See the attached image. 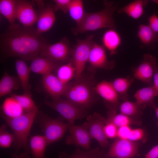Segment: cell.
Returning a JSON list of instances; mask_svg holds the SVG:
<instances>
[{"instance_id":"obj_24","label":"cell","mask_w":158,"mask_h":158,"mask_svg":"<svg viewBox=\"0 0 158 158\" xmlns=\"http://www.w3.org/2000/svg\"><path fill=\"white\" fill-rule=\"evenodd\" d=\"M148 1L136 0L125 6L117 9L118 13H124L135 19H137L143 14L144 8L148 3Z\"/></svg>"},{"instance_id":"obj_2","label":"cell","mask_w":158,"mask_h":158,"mask_svg":"<svg viewBox=\"0 0 158 158\" xmlns=\"http://www.w3.org/2000/svg\"><path fill=\"white\" fill-rule=\"evenodd\" d=\"M38 110L24 113L18 116L11 118L1 112V116L12 129L14 135L13 147L16 152L18 153L23 149L28 153L30 152L28 138L32 124Z\"/></svg>"},{"instance_id":"obj_9","label":"cell","mask_w":158,"mask_h":158,"mask_svg":"<svg viewBox=\"0 0 158 158\" xmlns=\"http://www.w3.org/2000/svg\"><path fill=\"white\" fill-rule=\"evenodd\" d=\"M73 50L68 39L64 37L60 41L49 44L39 56L49 58L61 63H65L70 60Z\"/></svg>"},{"instance_id":"obj_16","label":"cell","mask_w":158,"mask_h":158,"mask_svg":"<svg viewBox=\"0 0 158 158\" xmlns=\"http://www.w3.org/2000/svg\"><path fill=\"white\" fill-rule=\"evenodd\" d=\"M95 90L104 99L109 110L116 111L119 98L112 83L102 81L97 85Z\"/></svg>"},{"instance_id":"obj_38","label":"cell","mask_w":158,"mask_h":158,"mask_svg":"<svg viewBox=\"0 0 158 158\" xmlns=\"http://www.w3.org/2000/svg\"><path fill=\"white\" fill-rule=\"evenodd\" d=\"M71 0H54L55 5L53 9L54 11L59 10L62 11L64 13L68 12L69 6Z\"/></svg>"},{"instance_id":"obj_14","label":"cell","mask_w":158,"mask_h":158,"mask_svg":"<svg viewBox=\"0 0 158 158\" xmlns=\"http://www.w3.org/2000/svg\"><path fill=\"white\" fill-rule=\"evenodd\" d=\"M88 61L90 66L94 69H112L115 62L113 60L107 59L105 48L102 46L94 43L91 49Z\"/></svg>"},{"instance_id":"obj_13","label":"cell","mask_w":158,"mask_h":158,"mask_svg":"<svg viewBox=\"0 0 158 158\" xmlns=\"http://www.w3.org/2000/svg\"><path fill=\"white\" fill-rule=\"evenodd\" d=\"M70 135L65 140L68 145L73 144L77 147H80L86 150L90 148L91 139L88 128L83 124L81 125H71L69 129Z\"/></svg>"},{"instance_id":"obj_32","label":"cell","mask_w":158,"mask_h":158,"mask_svg":"<svg viewBox=\"0 0 158 158\" xmlns=\"http://www.w3.org/2000/svg\"><path fill=\"white\" fill-rule=\"evenodd\" d=\"M145 108L136 102H133L128 99L123 101L120 107L121 113L132 118L140 115L141 110Z\"/></svg>"},{"instance_id":"obj_44","label":"cell","mask_w":158,"mask_h":158,"mask_svg":"<svg viewBox=\"0 0 158 158\" xmlns=\"http://www.w3.org/2000/svg\"><path fill=\"white\" fill-rule=\"evenodd\" d=\"M11 155L12 158H31L27 152H24L18 154V153L15 152L11 154Z\"/></svg>"},{"instance_id":"obj_10","label":"cell","mask_w":158,"mask_h":158,"mask_svg":"<svg viewBox=\"0 0 158 158\" xmlns=\"http://www.w3.org/2000/svg\"><path fill=\"white\" fill-rule=\"evenodd\" d=\"M86 120L87 121L83 124L89 129L91 139L96 140L102 147L108 146L109 142L104 131L107 119L99 113L95 112L88 116Z\"/></svg>"},{"instance_id":"obj_27","label":"cell","mask_w":158,"mask_h":158,"mask_svg":"<svg viewBox=\"0 0 158 158\" xmlns=\"http://www.w3.org/2000/svg\"><path fill=\"white\" fill-rule=\"evenodd\" d=\"M20 86L18 78L9 75L5 70L0 81V97L11 93L13 90H17Z\"/></svg>"},{"instance_id":"obj_37","label":"cell","mask_w":158,"mask_h":158,"mask_svg":"<svg viewBox=\"0 0 158 158\" xmlns=\"http://www.w3.org/2000/svg\"><path fill=\"white\" fill-rule=\"evenodd\" d=\"M118 128L113 123L107 121L104 131L107 138L113 139L117 137Z\"/></svg>"},{"instance_id":"obj_3","label":"cell","mask_w":158,"mask_h":158,"mask_svg":"<svg viewBox=\"0 0 158 158\" xmlns=\"http://www.w3.org/2000/svg\"><path fill=\"white\" fill-rule=\"evenodd\" d=\"M18 25L16 23L10 25L0 34V52L3 59L18 57L28 61L36 57L23 44L18 32Z\"/></svg>"},{"instance_id":"obj_30","label":"cell","mask_w":158,"mask_h":158,"mask_svg":"<svg viewBox=\"0 0 158 158\" xmlns=\"http://www.w3.org/2000/svg\"><path fill=\"white\" fill-rule=\"evenodd\" d=\"M16 0H0V12L10 25L15 23L16 18Z\"/></svg>"},{"instance_id":"obj_26","label":"cell","mask_w":158,"mask_h":158,"mask_svg":"<svg viewBox=\"0 0 158 158\" xmlns=\"http://www.w3.org/2000/svg\"><path fill=\"white\" fill-rule=\"evenodd\" d=\"M138 35L142 43L146 46L152 48L158 42V33L154 31L148 25H140Z\"/></svg>"},{"instance_id":"obj_34","label":"cell","mask_w":158,"mask_h":158,"mask_svg":"<svg viewBox=\"0 0 158 158\" xmlns=\"http://www.w3.org/2000/svg\"><path fill=\"white\" fill-rule=\"evenodd\" d=\"M107 121L111 122L118 128L129 126L135 124V121L129 116L121 113L116 114V111L109 110L108 113Z\"/></svg>"},{"instance_id":"obj_4","label":"cell","mask_w":158,"mask_h":158,"mask_svg":"<svg viewBox=\"0 0 158 158\" xmlns=\"http://www.w3.org/2000/svg\"><path fill=\"white\" fill-rule=\"evenodd\" d=\"M64 119L61 117L51 118L41 111H37L35 121L40 126L49 145L61 139L71 125L64 122Z\"/></svg>"},{"instance_id":"obj_19","label":"cell","mask_w":158,"mask_h":158,"mask_svg":"<svg viewBox=\"0 0 158 158\" xmlns=\"http://www.w3.org/2000/svg\"><path fill=\"white\" fill-rule=\"evenodd\" d=\"M53 8L48 6L44 8L38 17L36 29L39 34L46 32L52 27L56 19Z\"/></svg>"},{"instance_id":"obj_17","label":"cell","mask_w":158,"mask_h":158,"mask_svg":"<svg viewBox=\"0 0 158 158\" xmlns=\"http://www.w3.org/2000/svg\"><path fill=\"white\" fill-rule=\"evenodd\" d=\"M38 16L32 6L25 0H16V18L24 27H32Z\"/></svg>"},{"instance_id":"obj_28","label":"cell","mask_w":158,"mask_h":158,"mask_svg":"<svg viewBox=\"0 0 158 158\" xmlns=\"http://www.w3.org/2000/svg\"><path fill=\"white\" fill-rule=\"evenodd\" d=\"M1 112L9 117L13 118L25 113L16 100L12 96L6 98L1 107Z\"/></svg>"},{"instance_id":"obj_15","label":"cell","mask_w":158,"mask_h":158,"mask_svg":"<svg viewBox=\"0 0 158 158\" xmlns=\"http://www.w3.org/2000/svg\"><path fill=\"white\" fill-rule=\"evenodd\" d=\"M42 84L44 91L52 100L64 96L68 87V83H63L52 73L43 75Z\"/></svg>"},{"instance_id":"obj_1","label":"cell","mask_w":158,"mask_h":158,"mask_svg":"<svg viewBox=\"0 0 158 158\" xmlns=\"http://www.w3.org/2000/svg\"><path fill=\"white\" fill-rule=\"evenodd\" d=\"M105 7L102 10L94 13H86L84 18L80 25L71 29L73 33L77 35L89 31L102 28L115 29L116 26L113 14L118 7L112 1H104Z\"/></svg>"},{"instance_id":"obj_21","label":"cell","mask_w":158,"mask_h":158,"mask_svg":"<svg viewBox=\"0 0 158 158\" xmlns=\"http://www.w3.org/2000/svg\"><path fill=\"white\" fill-rule=\"evenodd\" d=\"M15 67L18 78L24 93L31 94V86L29 83L30 72V71L24 60L19 59L15 62Z\"/></svg>"},{"instance_id":"obj_42","label":"cell","mask_w":158,"mask_h":158,"mask_svg":"<svg viewBox=\"0 0 158 158\" xmlns=\"http://www.w3.org/2000/svg\"><path fill=\"white\" fill-rule=\"evenodd\" d=\"M145 158H158V145L154 147L145 154Z\"/></svg>"},{"instance_id":"obj_29","label":"cell","mask_w":158,"mask_h":158,"mask_svg":"<svg viewBox=\"0 0 158 158\" xmlns=\"http://www.w3.org/2000/svg\"><path fill=\"white\" fill-rule=\"evenodd\" d=\"M134 80V78L128 76L126 78H116L112 82L119 98L121 100L123 101L127 100L128 91Z\"/></svg>"},{"instance_id":"obj_23","label":"cell","mask_w":158,"mask_h":158,"mask_svg":"<svg viewBox=\"0 0 158 158\" xmlns=\"http://www.w3.org/2000/svg\"><path fill=\"white\" fill-rule=\"evenodd\" d=\"M29 145L32 158H46L45 153L49 145L44 135L31 136Z\"/></svg>"},{"instance_id":"obj_25","label":"cell","mask_w":158,"mask_h":158,"mask_svg":"<svg viewBox=\"0 0 158 158\" xmlns=\"http://www.w3.org/2000/svg\"><path fill=\"white\" fill-rule=\"evenodd\" d=\"M105 154L97 147L88 150H83L77 147L75 151L71 154H68L65 152H60L59 158H106Z\"/></svg>"},{"instance_id":"obj_22","label":"cell","mask_w":158,"mask_h":158,"mask_svg":"<svg viewBox=\"0 0 158 158\" xmlns=\"http://www.w3.org/2000/svg\"><path fill=\"white\" fill-rule=\"evenodd\" d=\"M102 41L103 46L112 55L117 53V50L121 42L119 34L115 29H109L104 32Z\"/></svg>"},{"instance_id":"obj_12","label":"cell","mask_w":158,"mask_h":158,"mask_svg":"<svg viewBox=\"0 0 158 158\" xmlns=\"http://www.w3.org/2000/svg\"><path fill=\"white\" fill-rule=\"evenodd\" d=\"M138 148V145L135 142L117 138L111 145L105 156L106 158H131L136 155Z\"/></svg>"},{"instance_id":"obj_39","label":"cell","mask_w":158,"mask_h":158,"mask_svg":"<svg viewBox=\"0 0 158 158\" xmlns=\"http://www.w3.org/2000/svg\"><path fill=\"white\" fill-rule=\"evenodd\" d=\"M144 135V131L141 128L132 129L128 140L132 141L135 142L141 139Z\"/></svg>"},{"instance_id":"obj_45","label":"cell","mask_w":158,"mask_h":158,"mask_svg":"<svg viewBox=\"0 0 158 158\" xmlns=\"http://www.w3.org/2000/svg\"><path fill=\"white\" fill-rule=\"evenodd\" d=\"M155 109L156 115L158 118V107L157 108H156Z\"/></svg>"},{"instance_id":"obj_7","label":"cell","mask_w":158,"mask_h":158,"mask_svg":"<svg viewBox=\"0 0 158 158\" xmlns=\"http://www.w3.org/2000/svg\"><path fill=\"white\" fill-rule=\"evenodd\" d=\"M44 103L58 112L71 125L76 119H81L87 114L86 109L76 104L68 99L61 98L51 101L46 100Z\"/></svg>"},{"instance_id":"obj_46","label":"cell","mask_w":158,"mask_h":158,"mask_svg":"<svg viewBox=\"0 0 158 158\" xmlns=\"http://www.w3.org/2000/svg\"><path fill=\"white\" fill-rule=\"evenodd\" d=\"M116 158H124L116 157Z\"/></svg>"},{"instance_id":"obj_43","label":"cell","mask_w":158,"mask_h":158,"mask_svg":"<svg viewBox=\"0 0 158 158\" xmlns=\"http://www.w3.org/2000/svg\"><path fill=\"white\" fill-rule=\"evenodd\" d=\"M157 96L158 95V66L155 69L153 76V84L152 85Z\"/></svg>"},{"instance_id":"obj_18","label":"cell","mask_w":158,"mask_h":158,"mask_svg":"<svg viewBox=\"0 0 158 158\" xmlns=\"http://www.w3.org/2000/svg\"><path fill=\"white\" fill-rule=\"evenodd\" d=\"M61 63L49 58L38 56L31 60L29 67L30 71L44 75L57 70Z\"/></svg>"},{"instance_id":"obj_33","label":"cell","mask_w":158,"mask_h":158,"mask_svg":"<svg viewBox=\"0 0 158 158\" xmlns=\"http://www.w3.org/2000/svg\"><path fill=\"white\" fill-rule=\"evenodd\" d=\"M11 95L16 100L25 113L38 110V107L32 98L31 94L24 93L22 95L12 94Z\"/></svg>"},{"instance_id":"obj_8","label":"cell","mask_w":158,"mask_h":158,"mask_svg":"<svg viewBox=\"0 0 158 158\" xmlns=\"http://www.w3.org/2000/svg\"><path fill=\"white\" fill-rule=\"evenodd\" d=\"M18 32L23 45L36 57L49 44L32 27H21L19 24Z\"/></svg>"},{"instance_id":"obj_5","label":"cell","mask_w":158,"mask_h":158,"mask_svg":"<svg viewBox=\"0 0 158 158\" xmlns=\"http://www.w3.org/2000/svg\"><path fill=\"white\" fill-rule=\"evenodd\" d=\"M95 89L87 81L77 80L73 84L68 83L64 96L67 99L85 108L90 107L95 102Z\"/></svg>"},{"instance_id":"obj_6","label":"cell","mask_w":158,"mask_h":158,"mask_svg":"<svg viewBox=\"0 0 158 158\" xmlns=\"http://www.w3.org/2000/svg\"><path fill=\"white\" fill-rule=\"evenodd\" d=\"M93 35L87 36L85 39L77 40V44L73 48L69 60L75 69L76 80L81 78L85 65L88 61L90 52L94 43Z\"/></svg>"},{"instance_id":"obj_20","label":"cell","mask_w":158,"mask_h":158,"mask_svg":"<svg viewBox=\"0 0 158 158\" xmlns=\"http://www.w3.org/2000/svg\"><path fill=\"white\" fill-rule=\"evenodd\" d=\"M157 96L154 88L152 85L138 90L133 97L136 100V102L145 108L148 105L155 109L154 98Z\"/></svg>"},{"instance_id":"obj_31","label":"cell","mask_w":158,"mask_h":158,"mask_svg":"<svg viewBox=\"0 0 158 158\" xmlns=\"http://www.w3.org/2000/svg\"><path fill=\"white\" fill-rule=\"evenodd\" d=\"M68 13L71 17L79 25L83 20L86 13L84 12L83 1L81 0H71Z\"/></svg>"},{"instance_id":"obj_41","label":"cell","mask_w":158,"mask_h":158,"mask_svg":"<svg viewBox=\"0 0 158 158\" xmlns=\"http://www.w3.org/2000/svg\"><path fill=\"white\" fill-rule=\"evenodd\" d=\"M148 25L155 32L158 33V16L154 13L148 18Z\"/></svg>"},{"instance_id":"obj_11","label":"cell","mask_w":158,"mask_h":158,"mask_svg":"<svg viewBox=\"0 0 158 158\" xmlns=\"http://www.w3.org/2000/svg\"><path fill=\"white\" fill-rule=\"evenodd\" d=\"M157 66L155 57L150 54H144L140 64L131 68L134 78L148 85H152L154 71Z\"/></svg>"},{"instance_id":"obj_36","label":"cell","mask_w":158,"mask_h":158,"mask_svg":"<svg viewBox=\"0 0 158 158\" xmlns=\"http://www.w3.org/2000/svg\"><path fill=\"white\" fill-rule=\"evenodd\" d=\"M7 126L2 125L0 128V146L3 148L10 147L14 140L13 133H11L7 130Z\"/></svg>"},{"instance_id":"obj_40","label":"cell","mask_w":158,"mask_h":158,"mask_svg":"<svg viewBox=\"0 0 158 158\" xmlns=\"http://www.w3.org/2000/svg\"><path fill=\"white\" fill-rule=\"evenodd\" d=\"M132 129L130 126H124L118 128V138L128 139Z\"/></svg>"},{"instance_id":"obj_35","label":"cell","mask_w":158,"mask_h":158,"mask_svg":"<svg viewBox=\"0 0 158 158\" xmlns=\"http://www.w3.org/2000/svg\"><path fill=\"white\" fill-rule=\"evenodd\" d=\"M57 71V77L65 84H68L73 77H75V68L70 61L67 63L61 64L58 68Z\"/></svg>"}]
</instances>
